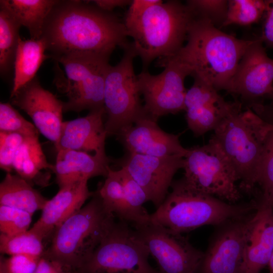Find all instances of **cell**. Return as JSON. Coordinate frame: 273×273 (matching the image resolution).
<instances>
[{
	"instance_id": "obj_1",
	"label": "cell",
	"mask_w": 273,
	"mask_h": 273,
	"mask_svg": "<svg viewBox=\"0 0 273 273\" xmlns=\"http://www.w3.org/2000/svg\"><path fill=\"white\" fill-rule=\"evenodd\" d=\"M89 1H58L54 6L41 37L51 58L78 53L110 56L129 42L123 21Z\"/></svg>"
},
{
	"instance_id": "obj_2",
	"label": "cell",
	"mask_w": 273,
	"mask_h": 273,
	"mask_svg": "<svg viewBox=\"0 0 273 273\" xmlns=\"http://www.w3.org/2000/svg\"><path fill=\"white\" fill-rule=\"evenodd\" d=\"M186 40L171 57L187 65L193 77L217 91L228 92L238 65L253 39L238 38L220 30L207 18L195 14Z\"/></svg>"
},
{
	"instance_id": "obj_3",
	"label": "cell",
	"mask_w": 273,
	"mask_h": 273,
	"mask_svg": "<svg viewBox=\"0 0 273 273\" xmlns=\"http://www.w3.org/2000/svg\"><path fill=\"white\" fill-rule=\"evenodd\" d=\"M195 14L186 3L163 1L134 16L125 15L123 22L142 70L155 60L171 57L184 46Z\"/></svg>"
},
{
	"instance_id": "obj_4",
	"label": "cell",
	"mask_w": 273,
	"mask_h": 273,
	"mask_svg": "<svg viewBox=\"0 0 273 273\" xmlns=\"http://www.w3.org/2000/svg\"><path fill=\"white\" fill-rule=\"evenodd\" d=\"M171 191L150 220L173 233L182 234L206 225H219L256 211V200L232 204L199 192L182 177L173 181Z\"/></svg>"
},
{
	"instance_id": "obj_5",
	"label": "cell",
	"mask_w": 273,
	"mask_h": 273,
	"mask_svg": "<svg viewBox=\"0 0 273 273\" xmlns=\"http://www.w3.org/2000/svg\"><path fill=\"white\" fill-rule=\"evenodd\" d=\"M98 190L92 199L54 233L42 256L75 272L89 259L114 223Z\"/></svg>"
},
{
	"instance_id": "obj_6",
	"label": "cell",
	"mask_w": 273,
	"mask_h": 273,
	"mask_svg": "<svg viewBox=\"0 0 273 273\" xmlns=\"http://www.w3.org/2000/svg\"><path fill=\"white\" fill-rule=\"evenodd\" d=\"M238 106L213 130L210 139L221 149L232 165L241 191L252 194L263 153L266 123L252 109Z\"/></svg>"
},
{
	"instance_id": "obj_7",
	"label": "cell",
	"mask_w": 273,
	"mask_h": 273,
	"mask_svg": "<svg viewBox=\"0 0 273 273\" xmlns=\"http://www.w3.org/2000/svg\"><path fill=\"white\" fill-rule=\"evenodd\" d=\"M120 61L109 67L105 82L104 103L107 114V136L116 135L148 116L141 104V95L133 60L136 57L132 43L123 49Z\"/></svg>"
},
{
	"instance_id": "obj_8",
	"label": "cell",
	"mask_w": 273,
	"mask_h": 273,
	"mask_svg": "<svg viewBox=\"0 0 273 273\" xmlns=\"http://www.w3.org/2000/svg\"><path fill=\"white\" fill-rule=\"evenodd\" d=\"M149 250L128 222L115 221L87 262L74 273H159Z\"/></svg>"
},
{
	"instance_id": "obj_9",
	"label": "cell",
	"mask_w": 273,
	"mask_h": 273,
	"mask_svg": "<svg viewBox=\"0 0 273 273\" xmlns=\"http://www.w3.org/2000/svg\"><path fill=\"white\" fill-rule=\"evenodd\" d=\"M185 181L192 188L230 203L241 198L238 176L219 147L211 139L188 149L184 157Z\"/></svg>"
},
{
	"instance_id": "obj_10",
	"label": "cell",
	"mask_w": 273,
	"mask_h": 273,
	"mask_svg": "<svg viewBox=\"0 0 273 273\" xmlns=\"http://www.w3.org/2000/svg\"><path fill=\"white\" fill-rule=\"evenodd\" d=\"M110 56L89 53H71L53 58L62 65L67 78L64 112L104 108L105 79Z\"/></svg>"
},
{
	"instance_id": "obj_11",
	"label": "cell",
	"mask_w": 273,
	"mask_h": 273,
	"mask_svg": "<svg viewBox=\"0 0 273 273\" xmlns=\"http://www.w3.org/2000/svg\"><path fill=\"white\" fill-rule=\"evenodd\" d=\"M156 66L164 68L160 73L153 75L147 70H142L137 77L145 101V112L157 121L163 116L185 111L187 91L185 80L191 75L192 71L171 57L157 60Z\"/></svg>"
},
{
	"instance_id": "obj_12",
	"label": "cell",
	"mask_w": 273,
	"mask_h": 273,
	"mask_svg": "<svg viewBox=\"0 0 273 273\" xmlns=\"http://www.w3.org/2000/svg\"><path fill=\"white\" fill-rule=\"evenodd\" d=\"M133 227L156 260L159 273H197L204 252L195 248L188 238L150 220Z\"/></svg>"
},
{
	"instance_id": "obj_13",
	"label": "cell",
	"mask_w": 273,
	"mask_h": 273,
	"mask_svg": "<svg viewBox=\"0 0 273 273\" xmlns=\"http://www.w3.org/2000/svg\"><path fill=\"white\" fill-rule=\"evenodd\" d=\"M255 212L215 226L197 273H240Z\"/></svg>"
},
{
	"instance_id": "obj_14",
	"label": "cell",
	"mask_w": 273,
	"mask_h": 273,
	"mask_svg": "<svg viewBox=\"0 0 273 273\" xmlns=\"http://www.w3.org/2000/svg\"><path fill=\"white\" fill-rule=\"evenodd\" d=\"M184 164V157L180 155L155 157L127 153L118 161L157 208L165 199L174 174Z\"/></svg>"
},
{
	"instance_id": "obj_15",
	"label": "cell",
	"mask_w": 273,
	"mask_h": 273,
	"mask_svg": "<svg viewBox=\"0 0 273 273\" xmlns=\"http://www.w3.org/2000/svg\"><path fill=\"white\" fill-rule=\"evenodd\" d=\"M259 38L253 39L243 56L228 93L237 95L247 107L259 103L273 89V59Z\"/></svg>"
},
{
	"instance_id": "obj_16",
	"label": "cell",
	"mask_w": 273,
	"mask_h": 273,
	"mask_svg": "<svg viewBox=\"0 0 273 273\" xmlns=\"http://www.w3.org/2000/svg\"><path fill=\"white\" fill-rule=\"evenodd\" d=\"M10 99L11 104L28 115L39 132L55 146L64 122L63 102L43 88L36 76L11 95Z\"/></svg>"
},
{
	"instance_id": "obj_17",
	"label": "cell",
	"mask_w": 273,
	"mask_h": 273,
	"mask_svg": "<svg viewBox=\"0 0 273 273\" xmlns=\"http://www.w3.org/2000/svg\"><path fill=\"white\" fill-rule=\"evenodd\" d=\"M187 91L185 99L186 119L196 136L214 130L237 106L240 101H226L218 91L198 77Z\"/></svg>"
},
{
	"instance_id": "obj_18",
	"label": "cell",
	"mask_w": 273,
	"mask_h": 273,
	"mask_svg": "<svg viewBox=\"0 0 273 273\" xmlns=\"http://www.w3.org/2000/svg\"><path fill=\"white\" fill-rule=\"evenodd\" d=\"M181 133L163 130L157 121L146 116L119 132L117 139L127 153L155 157L180 155L185 157L188 149L180 143Z\"/></svg>"
},
{
	"instance_id": "obj_19",
	"label": "cell",
	"mask_w": 273,
	"mask_h": 273,
	"mask_svg": "<svg viewBox=\"0 0 273 273\" xmlns=\"http://www.w3.org/2000/svg\"><path fill=\"white\" fill-rule=\"evenodd\" d=\"M88 180L71 183L60 188L58 192L48 200L40 218L30 229L43 240L52 236L67 219L78 211L85 201L94 195L89 191Z\"/></svg>"
},
{
	"instance_id": "obj_20",
	"label": "cell",
	"mask_w": 273,
	"mask_h": 273,
	"mask_svg": "<svg viewBox=\"0 0 273 273\" xmlns=\"http://www.w3.org/2000/svg\"><path fill=\"white\" fill-rule=\"evenodd\" d=\"M105 108L89 111L84 117L64 121L57 144V150L70 149L105 153V140L107 136L103 117Z\"/></svg>"
},
{
	"instance_id": "obj_21",
	"label": "cell",
	"mask_w": 273,
	"mask_h": 273,
	"mask_svg": "<svg viewBox=\"0 0 273 273\" xmlns=\"http://www.w3.org/2000/svg\"><path fill=\"white\" fill-rule=\"evenodd\" d=\"M272 252L273 207L258 203L240 273H260L268 265Z\"/></svg>"
},
{
	"instance_id": "obj_22",
	"label": "cell",
	"mask_w": 273,
	"mask_h": 273,
	"mask_svg": "<svg viewBox=\"0 0 273 273\" xmlns=\"http://www.w3.org/2000/svg\"><path fill=\"white\" fill-rule=\"evenodd\" d=\"M111 160L106 153H89L70 149L57 151L54 172L60 188L76 181L107 176Z\"/></svg>"
},
{
	"instance_id": "obj_23",
	"label": "cell",
	"mask_w": 273,
	"mask_h": 273,
	"mask_svg": "<svg viewBox=\"0 0 273 273\" xmlns=\"http://www.w3.org/2000/svg\"><path fill=\"white\" fill-rule=\"evenodd\" d=\"M16 174L32 186L46 187L49 184L50 172L54 165L49 163L39 143L38 136L25 137L13 162Z\"/></svg>"
},
{
	"instance_id": "obj_24",
	"label": "cell",
	"mask_w": 273,
	"mask_h": 273,
	"mask_svg": "<svg viewBox=\"0 0 273 273\" xmlns=\"http://www.w3.org/2000/svg\"><path fill=\"white\" fill-rule=\"evenodd\" d=\"M58 1L1 0L0 8L28 30L31 38L42 37L46 21Z\"/></svg>"
},
{
	"instance_id": "obj_25",
	"label": "cell",
	"mask_w": 273,
	"mask_h": 273,
	"mask_svg": "<svg viewBox=\"0 0 273 273\" xmlns=\"http://www.w3.org/2000/svg\"><path fill=\"white\" fill-rule=\"evenodd\" d=\"M48 200L17 174L7 172L0 184V205L12 207L33 214L41 210Z\"/></svg>"
},
{
	"instance_id": "obj_26",
	"label": "cell",
	"mask_w": 273,
	"mask_h": 273,
	"mask_svg": "<svg viewBox=\"0 0 273 273\" xmlns=\"http://www.w3.org/2000/svg\"><path fill=\"white\" fill-rule=\"evenodd\" d=\"M47 45L43 37L18 40L14 64V77L11 95L36 76L43 61L51 57L44 54Z\"/></svg>"
},
{
	"instance_id": "obj_27",
	"label": "cell",
	"mask_w": 273,
	"mask_h": 273,
	"mask_svg": "<svg viewBox=\"0 0 273 273\" xmlns=\"http://www.w3.org/2000/svg\"><path fill=\"white\" fill-rule=\"evenodd\" d=\"M21 26L9 12L0 8V71L3 76L14 68Z\"/></svg>"
},
{
	"instance_id": "obj_28",
	"label": "cell",
	"mask_w": 273,
	"mask_h": 273,
	"mask_svg": "<svg viewBox=\"0 0 273 273\" xmlns=\"http://www.w3.org/2000/svg\"><path fill=\"white\" fill-rule=\"evenodd\" d=\"M105 208L120 220L130 222L126 195L117 170L111 168L104 183L97 190Z\"/></svg>"
},
{
	"instance_id": "obj_29",
	"label": "cell",
	"mask_w": 273,
	"mask_h": 273,
	"mask_svg": "<svg viewBox=\"0 0 273 273\" xmlns=\"http://www.w3.org/2000/svg\"><path fill=\"white\" fill-rule=\"evenodd\" d=\"M257 114L266 122L263 153L257 180L261 188L259 196H262L273 186V107L264 106Z\"/></svg>"
},
{
	"instance_id": "obj_30",
	"label": "cell",
	"mask_w": 273,
	"mask_h": 273,
	"mask_svg": "<svg viewBox=\"0 0 273 273\" xmlns=\"http://www.w3.org/2000/svg\"><path fill=\"white\" fill-rule=\"evenodd\" d=\"M266 7V1L229 0L222 27L232 24L249 26L257 23L264 15Z\"/></svg>"
},
{
	"instance_id": "obj_31",
	"label": "cell",
	"mask_w": 273,
	"mask_h": 273,
	"mask_svg": "<svg viewBox=\"0 0 273 273\" xmlns=\"http://www.w3.org/2000/svg\"><path fill=\"white\" fill-rule=\"evenodd\" d=\"M44 250L43 240L30 230L11 236L1 234V254L42 256Z\"/></svg>"
},
{
	"instance_id": "obj_32",
	"label": "cell",
	"mask_w": 273,
	"mask_h": 273,
	"mask_svg": "<svg viewBox=\"0 0 273 273\" xmlns=\"http://www.w3.org/2000/svg\"><path fill=\"white\" fill-rule=\"evenodd\" d=\"M0 131L18 133L25 137L38 136L39 133L12 104L3 102L0 103Z\"/></svg>"
},
{
	"instance_id": "obj_33",
	"label": "cell",
	"mask_w": 273,
	"mask_h": 273,
	"mask_svg": "<svg viewBox=\"0 0 273 273\" xmlns=\"http://www.w3.org/2000/svg\"><path fill=\"white\" fill-rule=\"evenodd\" d=\"M32 215L23 210L0 205L1 234L11 236L28 230Z\"/></svg>"
},
{
	"instance_id": "obj_34",
	"label": "cell",
	"mask_w": 273,
	"mask_h": 273,
	"mask_svg": "<svg viewBox=\"0 0 273 273\" xmlns=\"http://www.w3.org/2000/svg\"><path fill=\"white\" fill-rule=\"evenodd\" d=\"M186 4L195 15L207 18L219 29L222 27L226 16L228 1L189 0Z\"/></svg>"
},
{
	"instance_id": "obj_35",
	"label": "cell",
	"mask_w": 273,
	"mask_h": 273,
	"mask_svg": "<svg viewBox=\"0 0 273 273\" xmlns=\"http://www.w3.org/2000/svg\"><path fill=\"white\" fill-rule=\"evenodd\" d=\"M25 138L18 133L0 131V167L7 173L13 170L15 155Z\"/></svg>"
},
{
	"instance_id": "obj_36",
	"label": "cell",
	"mask_w": 273,
	"mask_h": 273,
	"mask_svg": "<svg viewBox=\"0 0 273 273\" xmlns=\"http://www.w3.org/2000/svg\"><path fill=\"white\" fill-rule=\"evenodd\" d=\"M42 256L17 254L1 256L0 273H34Z\"/></svg>"
},
{
	"instance_id": "obj_37",
	"label": "cell",
	"mask_w": 273,
	"mask_h": 273,
	"mask_svg": "<svg viewBox=\"0 0 273 273\" xmlns=\"http://www.w3.org/2000/svg\"><path fill=\"white\" fill-rule=\"evenodd\" d=\"M266 3L262 33L259 38L267 47L273 48V0H267Z\"/></svg>"
},
{
	"instance_id": "obj_38",
	"label": "cell",
	"mask_w": 273,
	"mask_h": 273,
	"mask_svg": "<svg viewBox=\"0 0 273 273\" xmlns=\"http://www.w3.org/2000/svg\"><path fill=\"white\" fill-rule=\"evenodd\" d=\"M161 0H133L129 6L125 15L131 16L139 15L150 7L162 2Z\"/></svg>"
},
{
	"instance_id": "obj_39",
	"label": "cell",
	"mask_w": 273,
	"mask_h": 273,
	"mask_svg": "<svg viewBox=\"0 0 273 273\" xmlns=\"http://www.w3.org/2000/svg\"><path fill=\"white\" fill-rule=\"evenodd\" d=\"M34 273H74L66 270L53 261L42 256Z\"/></svg>"
},
{
	"instance_id": "obj_40",
	"label": "cell",
	"mask_w": 273,
	"mask_h": 273,
	"mask_svg": "<svg viewBox=\"0 0 273 273\" xmlns=\"http://www.w3.org/2000/svg\"><path fill=\"white\" fill-rule=\"evenodd\" d=\"M89 1L99 9L108 12H112V11L116 8L129 6L131 2V1L130 0H94Z\"/></svg>"
},
{
	"instance_id": "obj_41",
	"label": "cell",
	"mask_w": 273,
	"mask_h": 273,
	"mask_svg": "<svg viewBox=\"0 0 273 273\" xmlns=\"http://www.w3.org/2000/svg\"><path fill=\"white\" fill-rule=\"evenodd\" d=\"M257 201L261 205L273 207V186L265 195L259 197Z\"/></svg>"
},
{
	"instance_id": "obj_42",
	"label": "cell",
	"mask_w": 273,
	"mask_h": 273,
	"mask_svg": "<svg viewBox=\"0 0 273 273\" xmlns=\"http://www.w3.org/2000/svg\"><path fill=\"white\" fill-rule=\"evenodd\" d=\"M269 273H273V252L268 263Z\"/></svg>"
},
{
	"instance_id": "obj_43",
	"label": "cell",
	"mask_w": 273,
	"mask_h": 273,
	"mask_svg": "<svg viewBox=\"0 0 273 273\" xmlns=\"http://www.w3.org/2000/svg\"><path fill=\"white\" fill-rule=\"evenodd\" d=\"M265 98L269 99L273 102V89L265 96Z\"/></svg>"
}]
</instances>
